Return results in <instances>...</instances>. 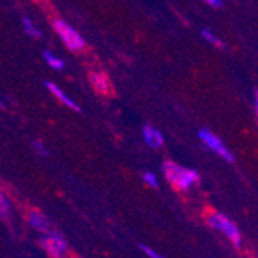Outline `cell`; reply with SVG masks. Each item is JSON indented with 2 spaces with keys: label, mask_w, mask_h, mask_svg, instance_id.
Listing matches in <instances>:
<instances>
[{
  "label": "cell",
  "mask_w": 258,
  "mask_h": 258,
  "mask_svg": "<svg viewBox=\"0 0 258 258\" xmlns=\"http://www.w3.org/2000/svg\"><path fill=\"white\" fill-rule=\"evenodd\" d=\"M162 172L166 179L176 190H189L200 181V175L197 170L181 167L172 161H166L162 164Z\"/></svg>",
  "instance_id": "6da1fadb"
},
{
  "label": "cell",
  "mask_w": 258,
  "mask_h": 258,
  "mask_svg": "<svg viewBox=\"0 0 258 258\" xmlns=\"http://www.w3.org/2000/svg\"><path fill=\"white\" fill-rule=\"evenodd\" d=\"M206 223L212 227V229H215V230H218V232H221L223 235L235 246V247H240L241 246V232H240V229L235 226V223H233L230 218H227L226 215H223V214H220V212H215V210H210V212L206 215Z\"/></svg>",
  "instance_id": "7a4b0ae2"
},
{
  "label": "cell",
  "mask_w": 258,
  "mask_h": 258,
  "mask_svg": "<svg viewBox=\"0 0 258 258\" xmlns=\"http://www.w3.org/2000/svg\"><path fill=\"white\" fill-rule=\"evenodd\" d=\"M53 27H54V31L59 34V37L62 39V42L65 43V46H67L68 50H72V51H81V50L85 48V40H84V37L72 25H68L65 20L56 19L53 22Z\"/></svg>",
  "instance_id": "3957f363"
},
{
  "label": "cell",
  "mask_w": 258,
  "mask_h": 258,
  "mask_svg": "<svg viewBox=\"0 0 258 258\" xmlns=\"http://www.w3.org/2000/svg\"><path fill=\"white\" fill-rule=\"evenodd\" d=\"M42 247L51 258H67L68 256V244L65 238L57 232H48L40 240Z\"/></svg>",
  "instance_id": "277c9868"
},
{
  "label": "cell",
  "mask_w": 258,
  "mask_h": 258,
  "mask_svg": "<svg viewBox=\"0 0 258 258\" xmlns=\"http://www.w3.org/2000/svg\"><path fill=\"white\" fill-rule=\"evenodd\" d=\"M198 136H200V139H201L203 143H204L210 150H212V152H215L217 155H220L221 158H224L227 162H232V161H233V155L230 153V150L223 144V141H221L215 133H212L210 130L203 128V130H200Z\"/></svg>",
  "instance_id": "5b68a950"
},
{
  "label": "cell",
  "mask_w": 258,
  "mask_h": 258,
  "mask_svg": "<svg viewBox=\"0 0 258 258\" xmlns=\"http://www.w3.org/2000/svg\"><path fill=\"white\" fill-rule=\"evenodd\" d=\"M88 79H90L91 87L95 88V91L99 93V95L107 96V95H110V93H111V82H110V79H108V76L105 73H102V72H91Z\"/></svg>",
  "instance_id": "8992f818"
},
{
  "label": "cell",
  "mask_w": 258,
  "mask_h": 258,
  "mask_svg": "<svg viewBox=\"0 0 258 258\" xmlns=\"http://www.w3.org/2000/svg\"><path fill=\"white\" fill-rule=\"evenodd\" d=\"M27 218H28V224L33 229H36L37 232H40V233H48V232H51L48 218H46L42 212H39V210H30Z\"/></svg>",
  "instance_id": "52a82bcc"
},
{
  "label": "cell",
  "mask_w": 258,
  "mask_h": 258,
  "mask_svg": "<svg viewBox=\"0 0 258 258\" xmlns=\"http://www.w3.org/2000/svg\"><path fill=\"white\" fill-rule=\"evenodd\" d=\"M143 135H144V141L146 144L152 149H159L162 147L164 144V136L159 130H156L155 127L152 125H146L144 130H143Z\"/></svg>",
  "instance_id": "ba28073f"
},
{
  "label": "cell",
  "mask_w": 258,
  "mask_h": 258,
  "mask_svg": "<svg viewBox=\"0 0 258 258\" xmlns=\"http://www.w3.org/2000/svg\"><path fill=\"white\" fill-rule=\"evenodd\" d=\"M45 85H46V88H48V90L53 93V95H54V96H56V98H57V99L62 102V104H65L68 108L76 110V111H79V110H81V108H79V105H78V104H76L73 99H70V98L65 95V93H63V91H62V90H60V88L56 85V84H53V82H46Z\"/></svg>",
  "instance_id": "9c48e42d"
},
{
  "label": "cell",
  "mask_w": 258,
  "mask_h": 258,
  "mask_svg": "<svg viewBox=\"0 0 258 258\" xmlns=\"http://www.w3.org/2000/svg\"><path fill=\"white\" fill-rule=\"evenodd\" d=\"M23 30H25V33L30 36V37H34V39H37V37H40L42 36V33H40V30L39 28H36V25L33 23V20L31 19H28V17H23Z\"/></svg>",
  "instance_id": "30bf717a"
},
{
  "label": "cell",
  "mask_w": 258,
  "mask_h": 258,
  "mask_svg": "<svg viewBox=\"0 0 258 258\" xmlns=\"http://www.w3.org/2000/svg\"><path fill=\"white\" fill-rule=\"evenodd\" d=\"M43 59L46 60V63H48L53 70H62L65 67L63 60L56 57L51 51H43Z\"/></svg>",
  "instance_id": "8fae6325"
},
{
  "label": "cell",
  "mask_w": 258,
  "mask_h": 258,
  "mask_svg": "<svg viewBox=\"0 0 258 258\" xmlns=\"http://www.w3.org/2000/svg\"><path fill=\"white\" fill-rule=\"evenodd\" d=\"M11 215V206H10V201L8 198L5 197V194L0 190V218H5L8 220Z\"/></svg>",
  "instance_id": "7c38bea8"
},
{
  "label": "cell",
  "mask_w": 258,
  "mask_h": 258,
  "mask_svg": "<svg viewBox=\"0 0 258 258\" xmlns=\"http://www.w3.org/2000/svg\"><path fill=\"white\" fill-rule=\"evenodd\" d=\"M143 179H144V182L147 184V185H150V187H153V189H158V179H156V176H155V173H152V172H144L143 173Z\"/></svg>",
  "instance_id": "4fadbf2b"
},
{
  "label": "cell",
  "mask_w": 258,
  "mask_h": 258,
  "mask_svg": "<svg viewBox=\"0 0 258 258\" xmlns=\"http://www.w3.org/2000/svg\"><path fill=\"white\" fill-rule=\"evenodd\" d=\"M201 36L207 40V42H210L212 45H217V46H221V42L218 40V37L212 33V31H209V30H201Z\"/></svg>",
  "instance_id": "5bb4252c"
},
{
  "label": "cell",
  "mask_w": 258,
  "mask_h": 258,
  "mask_svg": "<svg viewBox=\"0 0 258 258\" xmlns=\"http://www.w3.org/2000/svg\"><path fill=\"white\" fill-rule=\"evenodd\" d=\"M143 250L146 252V255H147L149 258H166V256L159 255L158 252H155L153 249H150V247H147V246H143Z\"/></svg>",
  "instance_id": "9a60e30c"
},
{
  "label": "cell",
  "mask_w": 258,
  "mask_h": 258,
  "mask_svg": "<svg viewBox=\"0 0 258 258\" xmlns=\"http://www.w3.org/2000/svg\"><path fill=\"white\" fill-rule=\"evenodd\" d=\"M33 146H34L36 152H39L40 155H46V150H45V147H43L42 143H39V141H33Z\"/></svg>",
  "instance_id": "2e32d148"
},
{
  "label": "cell",
  "mask_w": 258,
  "mask_h": 258,
  "mask_svg": "<svg viewBox=\"0 0 258 258\" xmlns=\"http://www.w3.org/2000/svg\"><path fill=\"white\" fill-rule=\"evenodd\" d=\"M204 2H207L209 5H212V7H221V0H204Z\"/></svg>",
  "instance_id": "e0dca14e"
},
{
  "label": "cell",
  "mask_w": 258,
  "mask_h": 258,
  "mask_svg": "<svg viewBox=\"0 0 258 258\" xmlns=\"http://www.w3.org/2000/svg\"><path fill=\"white\" fill-rule=\"evenodd\" d=\"M255 110H256V114H258V91H256V95H255Z\"/></svg>",
  "instance_id": "ac0fdd59"
},
{
  "label": "cell",
  "mask_w": 258,
  "mask_h": 258,
  "mask_svg": "<svg viewBox=\"0 0 258 258\" xmlns=\"http://www.w3.org/2000/svg\"><path fill=\"white\" fill-rule=\"evenodd\" d=\"M0 107H4V102L2 101H0Z\"/></svg>",
  "instance_id": "d6986e66"
},
{
  "label": "cell",
  "mask_w": 258,
  "mask_h": 258,
  "mask_svg": "<svg viewBox=\"0 0 258 258\" xmlns=\"http://www.w3.org/2000/svg\"><path fill=\"white\" fill-rule=\"evenodd\" d=\"M37 2H40V0H37Z\"/></svg>",
  "instance_id": "ffe728a7"
}]
</instances>
